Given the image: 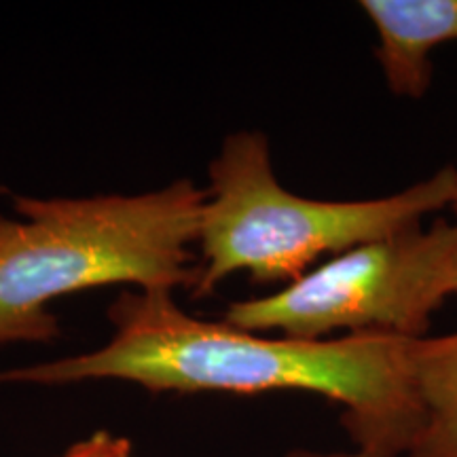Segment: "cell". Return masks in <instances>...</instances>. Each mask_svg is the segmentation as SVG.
Masks as SVG:
<instances>
[{
	"mask_svg": "<svg viewBox=\"0 0 457 457\" xmlns=\"http://www.w3.org/2000/svg\"><path fill=\"white\" fill-rule=\"evenodd\" d=\"M102 350L0 373V384L134 381L151 392H312L343 404V426L370 457L407 455L421 426L411 343L360 333L324 341L270 339L205 322L168 290L123 293L108 310Z\"/></svg>",
	"mask_w": 457,
	"mask_h": 457,
	"instance_id": "obj_1",
	"label": "cell"
},
{
	"mask_svg": "<svg viewBox=\"0 0 457 457\" xmlns=\"http://www.w3.org/2000/svg\"><path fill=\"white\" fill-rule=\"evenodd\" d=\"M205 197L191 180L138 197H13L28 222L0 216V345L54 339L49 303L91 286L193 288Z\"/></svg>",
	"mask_w": 457,
	"mask_h": 457,
	"instance_id": "obj_2",
	"label": "cell"
},
{
	"mask_svg": "<svg viewBox=\"0 0 457 457\" xmlns=\"http://www.w3.org/2000/svg\"><path fill=\"white\" fill-rule=\"evenodd\" d=\"M455 165L396 195L324 202L286 191L273 174L270 142L259 131L228 136L210 165L193 296L212 295L222 279L248 271L256 284H293L327 254L420 227L449 208Z\"/></svg>",
	"mask_w": 457,
	"mask_h": 457,
	"instance_id": "obj_3",
	"label": "cell"
},
{
	"mask_svg": "<svg viewBox=\"0 0 457 457\" xmlns=\"http://www.w3.org/2000/svg\"><path fill=\"white\" fill-rule=\"evenodd\" d=\"M451 295H457V228L438 220L360 244L270 296L231 303L225 322L299 341H324L337 330L421 339Z\"/></svg>",
	"mask_w": 457,
	"mask_h": 457,
	"instance_id": "obj_4",
	"label": "cell"
},
{
	"mask_svg": "<svg viewBox=\"0 0 457 457\" xmlns=\"http://www.w3.org/2000/svg\"><path fill=\"white\" fill-rule=\"evenodd\" d=\"M375 26V55L387 87L400 98H424L432 83L430 54L457 41V0H362Z\"/></svg>",
	"mask_w": 457,
	"mask_h": 457,
	"instance_id": "obj_5",
	"label": "cell"
},
{
	"mask_svg": "<svg viewBox=\"0 0 457 457\" xmlns=\"http://www.w3.org/2000/svg\"><path fill=\"white\" fill-rule=\"evenodd\" d=\"M421 426L407 457H457V330L411 343Z\"/></svg>",
	"mask_w": 457,
	"mask_h": 457,
	"instance_id": "obj_6",
	"label": "cell"
},
{
	"mask_svg": "<svg viewBox=\"0 0 457 457\" xmlns=\"http://www.w3.org/2000/svg\"><path fill=\"white\" fill-rule=\"evenodd\" d=\"M62 457H131V445L123 436L96 432L89 438L68 449Z\"/></svg>",
	"mask_w": 457,
	"mask_h": 457,
	"instance_id": "obj_7",
	"label": "cell"
},
{
	"mask_svg": "<svg viewBox=\"0 0 457 457\" xmlns=\"http://www.w3.org/2000/svg\"><path fill=\"white\" fill-rule=\"evenodd\" d=\"M286 457H370L362 451H353V453H339V451H310V449H295Z\"/></svg>",
	"mask_w": 457,
	"mask_h": 457,
	"instance_id": "obj_8",
	"label": "cell"
},
{
	"mask_svg": "<svg viewBox=\"0 0 457 457\" xmlns=\"http://www.w3.org/2000/svg\"><path fill=\"white\" fill-rule=\"evenodd\" d=\"M449 208L453 210V214H455V220H453V225H455V228H457V165H455V188H453V197H451V204H449Z\"/></svg>",
	"mask_w": 457,
	"mask_h": 457,
	"instance_id": "obj_9",
	"label": "cell"
}]
</instances>
